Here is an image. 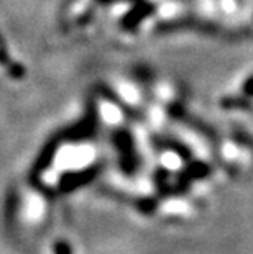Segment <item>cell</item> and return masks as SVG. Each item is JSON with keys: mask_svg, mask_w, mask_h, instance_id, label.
Segmentation results:
<instances>
[{"mask_svg": "<svg viewBox=\"0 0 253 254\" xmlns=\"http://www.w3.org/2000/svg\"><path fill=\"white\" fill-rule=\"evenodd\" d=\"M156 203H158V202H156L155 198H142V200H138V202H137V208L142 210L143 213H152L156 210V207H158Z\"/></svg>", "mask_w": 253, "mask_h": 254, "instance_id": "4", "label": "cell"}, {"mask_svg": "<svg viewBox=\"0 0 253 254\" xmlns=\"http://www.w3.org/2000/svg\"><path fill=\"white\" fill-rule=\"evenodd\" d=\"M53 253L55 254H73V248L68 241L64 240H58L53 245Z\"/></svg>", "mask_w": 253, "mask_h": 254, "instance_id": "5", "label": "cell"}, {"mask_svg": "<svg viewBox=\"0 0 253 254\" xmlns=\"http://www.w3.org/2000/svg\"><path fill=\"white\" fill-rule=\"evenodd\" d=\"M117 146L120 151V169L125 172L127 176L135 174L138 169V161H137V153L133 148L132 136H128L127 133H120L117 136Z\"/></svg>", "mask_w": 253, "mask_h": 254, "instance_id": "2", "label": "cell"}, {"mask_svg": "<svg viewBox=\"0 0 253 254\" xmlns=\"http://www.w3.org/2000/svg\"><path fill=\"white\" fill-rule=\"evenodd\" d=\"M58 146H59V143L56 139H53V141H50L45 148H43L41 154L38 156V159H36V163L33 166V169H31L30 181H38L43 172L50 169L53 159H55V154L58 153Z\"/></svg>", "mask_w": 253, "mask_h": 254, "instance_id": "3", "label": "cell"}, {"mask_svg": "<svg viewBox=\"0 0 253 254\" xmlns=\"http://www.w3.org/2000/svg\"><path fill=\"white\" fill-rule=\"evenodd\" d=\"M100 167L99 164H92L85 169H79V171H71V172H64V174L59 177L58 182V192L59 193H71L76 189H81L87 184L92 182L95 177L99 176Z\"/></svg>", "mask_w": 253, "mask_h": 254, "instance_id": "1", "label": "cell"}]
</instances>
